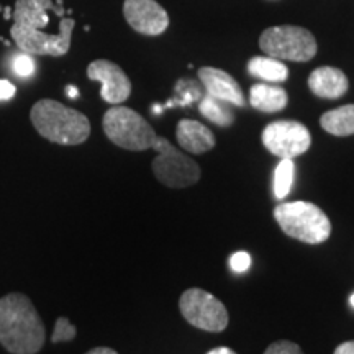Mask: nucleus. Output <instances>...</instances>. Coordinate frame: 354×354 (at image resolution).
Here are the masks:
<instances>
[{
    "mask_svg": "<svg viewBox=\"0 0 354 354\" xmlns=\"http://www.w3.org/2000/svg\"><path fill=\"white\" fill-rule=\"evenodd\" d=\"M198 110L207 120L218 127H230L234 122V113L232 110V105L228 102H223L220 99H215L212 95H203L198 100Z\"/></svg>",
    "mask_w": 354,
    "mask_h": 354,
    "instance_id": "6ab92c4d",
    "label": "nucleus"
},
{
    "mask_svg": "<svg viewBox=\"0 0 354 354\" xmlns=\"http://www.w3.org/2000/svg\"><path fill=\"white\" fill-rule=\"evenodd\" d=\"M179 308L185 320L196 328L220 333L228 326L227 307L210 292L198 287L187 289L180 295Z\"/></svg>",
    "mask_w": 354,
    "mask_h": 354,
    "instance_id": "0eeeda50",
    "label": "nucleus"
},
{
    "mask_svg": "<svg viewBox=\"0 0 354 354\" xmlns=\"http://www.w3.org/2000/svg\"><path fill=\"white\" fill-rule=\"evenodd\" d=\"M198 79H201L207 95L228 102L234 107L245 105V95H243L240 84L225 71L216 68H201L198 69Z\"/></svg>",
    "mask_w": 354,
    "mask_h": 354,
    "instance_id": "ddd939ff",
    "label": "nucleus"
},
{
    "mask_svg": "<svg viewBox=\"0 0 354 354\" xmlns=\"http://www.w3.org/2000/svg\"><path fill=\"white\" fill-rule=\"evenodd\" d=\"M323 130L335 136L354 135V104L343 105L323 113L320 118Z\"/></svg>",
    "mask_w": 354,
    "mask_h": 354,
    "instance_id": "a211bd4d",
    "label": "nucleus"
},
{
    "mask_svg": "<svg viewBox=\"0 0 354 354\" xmlns=\"http://www.w3.org/2000/svg\"><path fill=\"white\" fill-rule=\"evenodd\" d=\"M176 138L180 148L190 154H203L215 148V136L210 128L196 120H180L176 128Z\"/></svg>",
    "mask_w": 354,
    "mask_h": 354,
    "instance_id": "4468645a",
    "label": "nucleus"
},
{
    "mask_svg": "<svg viewBox=\"0 0 354 354\" xmlns=\"http://www.w3.org/2000/svg\"><path fill=\"white\" fill-rule=\"evenodd\" d=\"M104 131L118 148L128 151H145L153 148L158 135L153 127L135 110L115 105L104 115Z\"/></svg>",
    "mask_w": 354,
    "mask_h": 354,
    "instance_id": "20e7f679",
    "label": "nucleus"
},
{
    "mask_svg": "<svg viewBox=\"0 0 354 354\" xmlns=\"http://www.w3.org/2000/svg\"><path fill=\"white\" fill-rule=\"evenodd\" d=\"M176 91H177V99H172L166 104V107H172V105H189L192 104V102L196 100H201L202 99V94H201V88H198V86L194 81H185V79H183V81L177 82L176 86Z\"/></svg>",
    "mask_w": 354,
    "mask_h": 354,
    "instance_id": "412c9836",
    "label": "nucleus"
},
{
    "mask_svg": "<svg viewBox=\"0 0 354 354\" xmlns=\"http://www.w3.org/2000/svg\"><path fill=\"white\" fill-rule=\"evenodd\" d=\"M50 10L59 17L64 15L61 0L56 3L53 0H17L12 13L13 25L28 30H43L50 24Z\"/></svg>",
    "mask_w": 354,
    "mask_h": 354,
    "instance_id": "f8f14e48",
    "label": "nucleus"
},
{
    "mask_svg": "<svg viewBox=\"0 0 354 354\" xmlns=\"http://www.w3.org/2000/svg\"><path fill=\"white\" fill-rule=\"evenodd\" d=\"M264 354H304V353L299 344L282 339V342L272 343L271 346L266 349Z\"/></svg>",
    "mask_w": 354,
    "mask_h": 354,
    "instance_id": "b1692460",
    "label": "nucleus"
},
{
    "mask_svg": "<svg viewBox=\"0 0 354 354\" xmlns=\"http://www.w3.org/2000/svg\"><path fill=\"white\" fill-rule=\"evenodd\" d=\"M263 145L274 156L294 159L308 151L312 136H310L308 128L300 122L277 120L264 128Z\"/></svg>",
    "mask_w": 354,
    "mask_h": 354,
    "instance_id": "1a4fd4ad",
    "label": "nucleus"
},
{
    "mask_svg": "<svg viewBox=\"0 0 354 354\" xmlns=\"http://www.w3.org/2000/svg\"><path fill=\"white\" fill-rule=\"evenodd\" d=\"M77 330L76 326L71 323L66 317H59L56 322L55 331H53L51 342L53 343H61V342H71V339L76 338Z\"/></svg>",
    "mask_w": 354,
    "mask_h": 354,
    "instance_id": "5701e85b",
    "label": "nucleus"
},
{
    "mask_svg": "<svg viewBox=\"0 0 354 354\" xmlns=\"http://www.w3.org/2000/svg\"><path fill=\"white\" fill-rule=\"evenodd\" d=\"M30 118L35 130L56 145H81L91 135V122L86 115L51 99L37 102Z\"/></svg>",
    "mask_w": 354,
    "mask_h": 354,
    "instance_id": "f03ea898",
    "label": "nucleus"
},
{
    "mask_svg": "<svg viewBox=\"0 0 354 354\" xmlns=\"http://www.w3.org/2000/svg\"><path fill=\"white\" fill-rule=\"evenodd\" d=\"M274 218L287 236L307 245H320L331 234L330 218L312 202H281L274 209Z\"/></svg>",
    "mask_w": 354,
    "mask_h": 354,
    "instance_id": "7ed1b4c3",
    "label": "nucleus"
},
{
    "mask_svg": "<svg viewBox=\"0 0 354 354\" xmlns=\"http://www.w3.org/2000/svg\"><path fill=\"white\" fill-rule=\"evenodd\" d=\"M35 68H37V64H35L32 55H28V53L21 51L20 55H17L12 61L13 73H15L19 77H24V79L32 77L35 73Z\"/></svg>",
    "mask_w": 354,
    "mask_h": 354,
    "instance_id": "4be33fe9",
    "label": "nucleus"
},
{
    "mask_svg": "<svg viewBox=\"0 0 354 354\" xmlns=\"http://www.w3.org/2000/svg\"><path fill=\"white\" fill-rule=\"evenodd\" d=\"M248 71L251 76L264 82H284L289 77V69L281 59L271 56H254L248 63Z\"/></svg>",
    "mask_w": 354,
    "mask_h": 354,
    "instance_id": "f3484780",
    "label": "nucleus"
},
{
    "mask_svg": "<svg viewBox=\"0 0 354 354\" xmlns=\"http://www.w3.org/2000/svg\"><path fill=\"white\" fill-rule=\"evenodd\" d=\"M251 266V256L246 253V251H236V253L232 254L230 258V268L233 269L234 272L241 274L246 272Z\"/></svg>",
    "mask_w": 354,
    "mask_h": 354,
    "instance_id": "393cba45",
    "label": "nucleus"
},
{
    "mask_svg": "<svg viewBox=\"0 0 354 354\" xmlns=\"http://www.w3.org/2000/svg\"><path fill=\"white\" fill-rule=\"evenodd\" d=\"M308 87L313 94L322 99H339L348 92L349 82L342 69L323 66L310 74Z\"/></svg>",
    "mask_w": 354,
    "mask_h": 354,
    "instance_id": "2eb2a0df",
    "label": "nucleus"
},
{
    "mask_svg": "<svg viewBox=\"0 0 354 354\" xmlns=\"http://www.w3.org/2000/svg\"><path fill=\"white\" fill-rule=\"evenodd\" d=\"M294 159H282L276 167V174H274V196L279 201H282V198H286L290 194L292 185H294Z\"/></svg>",
    "mask_w": 354,
    "mask_h": 354,
    "instance_id": "aec40b11",
    "label": "nucleus"
},
{
    "mask_svg": "<svg viewBox=\"0 0 354 354\" xmlns=\"http://www.w3.org/2000/svg\"><path fill=\"white\" fill-rule=\"evenodd\" d=\"M87 77L100 82V95L107 104L120 105L131 94V82L120 66L107 59H97L88 64Z\"/></svg>",
    "mask_w": 354,
    "mask_h": 354,
    "instance_id": "9d476101",
    "label": "nucleus"
},
{
    "mask_svg": "<svg viewBox=\"0 0 354 354\" xmlns=\"http://www.w3.org/2000/svg\"><path fill=\"white\" fill-rule=\"evenodd\" d=\"M250 102L259 112L276 113L286 109L287 102H289V95H287L286 88L272 86V84L268 82H259L251 87Z\"/></svg>",
    "mask_w": 354,
    "mask_h": 354,
    "instance_id": "dca6fc26",
    "label": "nucleus"
},
{
    "mask_svg": "<svg viewBox=\"0 0 354 354\" xmlns=\"http://www.w3.org/2000/svg\"><path fill=\"white\" fill-rule=\"evenodd\" d=\"M76 21L73 19H61L59 32L48 35L41 30H28L12 25L10 35L17 46L24 53L37 56H64L71 48V37Z\"/></svg>",
    "mask_w": 354,
    "mask_h": 354,
    "instance_id": "6e6552de",
    "label": "nucleus"
},
{
    "mask_svg": "<svg viewBox=\"0 0 354 354\" xmlns=\"http://www.w3.org/2000/svg\"><path fill=\"white\" fill-rule=\"evenodd\" d=\"M259 48L266 56L281 61L305 63L317 55V39L302 26H272L261 35Z\"/></svg>",
    "mask_w": 354,
    "mask_h": 354,
    "instance_id": "39448f33",
    "label": "nucleus"
},
{
    "mask_svg": "<svg viewBox=\"0 0 354 354\" xmlns=\"http://www.w3.org/2000/svg\"><path fill=\"white\" fill-rule=\"evenodd\" d=\"M333 354H354V342L342 343L338 348L335 349Z\"/></svg>",
    "mask_w": 354,
    "mask_h": 354,
    "instance_id": "bb28decb",
    "label": "nucleus"
},
{
    "mask_svg": "<svg viewBox=\"0 0 354 354\" xmlns=\"http://www.w3.org/2000/svg\"><path fill=\"white\" fill-rule=\"evenodd\" d=\"M86 354H118V353L115 351V349H112V348H104V346H100V348L91 349V351L86 353Z\"/></svg>",
    "mask_w": 354,
    "mask_h": 354,
    "instance_id": "cd10ccee",
    "label": "nucleus"
},
{
    "mask_svg": "<svg viewBox=\"0 0 354 354\" xmlns=\"http://www.w3.org/2000/svg\"><path fill=\"white\" fill-rule=\"evenodd\" d=\"M123 15L135 32L158 37L169 26V17L156 0H125Z\"/></svg>",
    "mask_w": 354,
    "mask_h": 354,
    "instance_id": "9b49d317",
    "label": "nucleus"
},
{
    "mask_svg": "<svg viewBox=\"0 0 354 354\" xmlns=\"http://www.w3.org/2000/svg\"><path fill=\"white\" fill-rule=\"evenodd\" d=\"M156 158L153 159V172L156 179L166 187L184 189L201 179V167L192 158L179 151L165 136H158L153 148Z\"/></svg>",
    "mask_w": 354,
    "mask_h": 354,
    "instance_id": "423d86ee",
    "label": "nucleus"
},
{
    "mask_svg": "<svg viewBox=\"0 0 354 354\" xmlns=\"http://www.w3.org/2000/svg\"><path fill=\"white\" fill-rule=\"evenodd\" d=\"M46 331L37 308L26 295L10 292L0 299V344L12 354H37Z\"/></svg>",
    "mask_w": 354,
    "mask_h": 354,
    "instance_id": "f257e3e1",
    "label": "nucleus"
},
{
    "mask_svg": "<svg viewBox=\"0 0 354 354\" xmlns=\"http://www.w3.org/2000/svg\"><path fill=\"white\" fill-rule=\"evenodd\" d=\"M66 94H68V97H71V99H77L79 88L74 87V86H68V87H66Z\"/></svg>",
    "mask_w": 354,
    "mask_h": 354,
    "instance_id": "c756f323",
    "label": "nucleus"
},
{
    "mask_svg": "<svg viewBox=\"0 0 354 354\" xmlns=\"http://www.w3.org/2000/svg\"><path fill=\"white\" fill-rule=\"evenodd\" d=\"M17 88L12 82L6 81V79H0V100H10L15 95Z\"/></svg>",
    "mask_w": 354,
    "mask_h": 354,
    "instance_id": "a878e982",
    "label": "nucleus"
},
{
    "mask_svg": "<svg viewBox=\"0 0 354 354\" xmlns=\"http://www.w3.org/2000/svg\"><path fill=\"white\" fill-rule=\"evenodd\" d=\"M207 354H236V353H234L233 349L221 346V348H215V349H212V351H209Z\"/></svg>",
    "mask_w": 354,
    "mask_h": 354,
    "instance_id": "c85d7f7f",
    "label": "nucleus"
},
{
    "mask_svg": "<svg viewBox=\"0 0 354 354\" xmlns=\"http://www.w3.org/2000/svg\"><path fill=\"white\" fill-rule=\"evenodd\" d=\"M349 304H351V305H353V307H354V294L351 295V297H349Z\"/></svg>",
    "mask_w": 354,
    "mask_h": 354,
    "instance_id": "7c9ffc66",
    "label": "nucleus"
}]
</instances>
